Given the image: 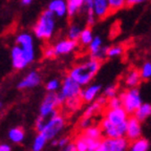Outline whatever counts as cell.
<instances>
[{
	"label": "cell",
	"instance_id": "obj_10",
	"mask_svg": "<svg viewBox=\"0 0 151 151\" xmlns=\"http://www.w3.org/2000/svg\"><path fill=\"white\" fill-rule=\"evenodd\" d=\"M128 114L125 111V109L123 107H119V108H108L105 114V119L109 121L113 125H119L121 123L127 122L128 120Z\"/></svg>",
	"mask_w": 151,
	"mask_h": 151
},
{
	"label": "cell",
	"instance_id": "obj_13",
	"mask_svg": "<svg viewBox=\"0 0 151 151\" xmlns=\"http://www.w3.org/2000/svg\"><path fill=\"white\" fill-rule=\"evenodd\" d=\"M102 90V86L100 84H93L89 85L84 89H81L80 92V98L82 102L84 103H91L94 100L97 99V97L100 94Z\"/></svg>",
	"mask_w": 151,
	"mask_h": 151
},
{
	"label": "cell",
	"instance_id": "obj_35",
	"mask_svg": "<svg viewBox=\"0 0 151 151\" xmlns=\"http://www.w3.org/2000/svg\"><path fill=\"white\" fill-rule=\"evenodd\" d=\"M84 15H85V23H86V26H89V27L93 26L98 20L96 18V16H94L93 12L92 11H87V12L84 13Z\"/></svg>",
	"mask_w": 151,
	"mask_h": 151
},
{
	"label": "cell",
	"instance_id": "obj_44",
	"mask_svg": "<svg viewBox=\"0 0 151 151\" xmlns=\"http://www.w3.org/2000/svg\"><path fill=\"white\" fill-rule=\"evenodd\" d=\"M0 151H12V148L7 144H0Z\"/></svg>",
	"mask_w": 151,
	"mask_h": 151
},
{
	"label": "cell",
	"instance_id": "obj_14",
	"mask_svg": "<svg viewBox=\"0 0 151 151\" xmlns=\"http://www.w3.org/2000/svg\"><path fill=\"white\" fill-rule=\"evenodd\" d=\"M47 9L50 11L56 18H64L67 16V5L65 0H52L48 3Z\"/></svg>",
	"mask_w": 151,
	"mask_h": 151
},
{
	"label": "cell",
	"instance_id": "obj_43",
	"mask_svg": "<svg viewBox=\"0 0 151 151\" xmlns=\"http://www.w3.org/2000/svg\"><path fill=\"white\" fill-rule=\"evenodd\" d=\"M62 151H77V149H76L73 143H68V144L64 147V149Z\"/></svg>",
	"mask_w": 151,
	"mask_h": 151
},
{
	"label": "cell",
	"instance_id": "obj_28",
	"mask_svg": "<svg viewBox=\"0 0 151 151\" xmlns=\"http://www.w3.org/2000/svg\"><path fill=\"white\" fill-rule=\"evenodd\" d=\"M102 109H103V106H101L100 104H98L96 101H93V103L91 102V103L87 106V108L85 109L83 116H86V118H92V116H94L96 114H98V113L101 112Z\"/></svg>",
	"mask_w": 151,
	"mask_h": 151
},
{
	"label": "cell",
	"instance_id": "obj_17",
	"mask_svg": "<svg viewBox=\"0 0 151 151\" xmlns=\"http://www.w3.org/2000/svg\"><path fill=\"white\" fill-rule=\"evenodd\" d=\"M142 81L141 75H139V69H130L127 73H126L125 78H124V83H125L126 87L128 88H134L137 87Z\"/></svg>",
	"mask_w": 151,
	"mask_h": 151
},
{
	"label": "cell",
	"instance_id": "obj_2",
	"mask_svg": "<svg viewBox=\"0 0 151 151\" xmlns=\"http://www.w3.org/2000/svg\"><path fill=\"white\" fill-rule=\"evenodd\" d=\"M57 29L56 17L50 11L46 9L40 17L38 18L37 22L33 27V33L35 37L39 40L48 41L54 37Z\"/></svg>",
	"mask_w": 151,
	"mask_h": 151
},
{
	"label": "cell",
	"instance_id": "obj_16",
	"mask_svg": "<svg viewBox=\"0 0 151 151\" xmlns=\"http://www.w3.org/2000/svg\"><path fill=\"white\" fill-rule=\"evenodd\" d=\"M108 151H126L128 148V139L125 137L118 139H109L106 137Z\"/></svg>",
	"mask_w": 151,
	"mask_h": 151
},
{
	"label": "cell",
	"instance_id": "obj_8",
	"mask_svg": "<svg viewBox=\"0 0 151 151\" xmlns=\"http://www.w3.org/2000/svg\"><path fill=\"white\" fill-rule=\"evenodd\" d=\"M77 46H78V42L77 41L70 40L68 38H66V39H61V40L57 41L52 45V48H54L55 56L59 57L71 54L73 52H75Z\"/></svg>",
	"mask_w": 151,
	"mask_h": 151
},
{
	"label": "cell",
	"instance_id": "obj_6",
	"mask_svg": "<svg viewBox=\"0 0 151 151\" xmlns=\"http://www.w3.org/2000/svg\"><path fill=\"white\" fill-rule=\"evenodd\" d=\"M100 128L102 129L105 137L109 139H118L123 137L126 134V129H127V122L121 123L119 125H113L109 122L107 119H104L101 123Z\"/></svg>",
	"mask_w": 151,
	"mask_h": 151
},
{
	"label": "cell",
	"instance_id": "obj_3",
	"mask_svg": "<svg viewBox=\"0 0 151 151\" xmlns=\"http://www.w3.org/2000/svg\"><path fill=\"white\" fill-rule=\"evenodd\" d=\"M36 58V50H25L19 45H14L11 50L12 65L17 70L24 69Z\"/></svg>",
	"mask_w": 151,
	"mask_h": 151
},
{
	"label": "cell",
	"instance_id": "obj_18",
	"mask_svg": "<svg viewBox=\"0 0 151 151\" xmlns=\"http://www.w3.org/2000/svg\"><path fill=\"white\" fill-rule=\"evenodd\" d=\"M67 5V16L73 18L81 12L83 0H65Z\"/></svg>",
	"mask_w": 151,
	"mask_h": 151
},
{
	"label": "cell",
	"instance_id": "obj_5",
	"mask_svg": "<svg viewBox=\"0 0 151 151\" xmlns=\"http://www.w3.org/2000/svg\"><path fill=\"white\" fill-rule=\"evenodd\" d=\"M64 126H65V119L58 113L57 116L50 118L45 123L41 130V133H43L47 139H55L63 130Z\"/></svg>",
	"mask_w": 151,
	"mask_h": 151
},
{
	"label": "cell",
	"instance_id": "obj_29",
	"mask_svg": "<svg viewBox=\"0 0 151 151\" xmlns=\"http://www.w3.org/2000/svg\"><path fill=\"white\" fill-rule=\"evenodd\" d=\"M82 100H81L80 97H77V98H71V99H67L64 104H65L66 108L68 109L70 111H76L78 110L79 108L81 107L82 105Z\"/></svg>",
	"mask_w": 151,
	"mask_h": 151
},
{
	"label": "cell",
	"instance_id": "obj_39",
	"mask_svg": "<svg viewBox=\"0 0 151 151\" xmlns=\"http://www.w3.org/2000/svg\"><path fill=\"white\" fill-rule=\"evenodd\" d=\"M43 56L46 58V59H52V58H54L55 56V52H54V48H52V45H50V46H46L43 50Z\"/></svg>",
	"mask_w": 151,
	"mask_h": 151
},
{
	"label": "cell",
	"instance_id": "obj_23",
	"mask_svg": "<svg viewBox=\"0 0 151 151\" xmlns=\"http://www.w3.org/2000/svg\"><path fill=\"white\" fill-rule=\"evenodd\" d=\"M83 26L81 24L77 23V22H73V23L69 24L68 28H67V32H66V36L68 39L73 41H77L78 42V39L80 37V34L82 32Z\"/></svg>",
	"mask_w": 151,
	"mask_h": 151
},
{
	"label": "cell",
	"instance_id": "obj_15",
	"mask_svg": "<svg viewBox=\"0 0 151 151\" xmlns=\"http://www.w3.org/2000/svg\"><path fill=\"white\" fill-rule=\"evenodd\" d=\"M15 43L19 46L25 48V50H35L34 37L32 34L27 33V32L19 33L15 38Z\"/></svg>",
	"mask_w": 151,
	"mask_h": 151
},
{
	"label": "cell",
	"instance_id": "obj_34",
	"mask_svg": "<svg viewBox=\"0 0 151 151\" xmlns=\"http://www.w3.org/2000/svg\"><path fill=\"white\" fill-rule=\"evenodd\" d=\"M60 86H61V82H60L58 79H52L45 85V88H46L47 91H52L56 92L57 90L60 89Z\"/></svg>",
	"mask_w": 151,
	"mask_h": 151
},
{
	"label": "cell",
	"instance_id": "obj_42",
	"mask_svg": "<svg viewBox=\"0 0 151 151\" xmlns=\"http://www.w3.org/2000/svg\"><path fill=\"white\" fill-rule=\"evenodd\" d=\"M68 143H69L68 137H61V139H58V146L60 147H65Z\"/></svg>",
	"mask_w": 151,
	"mask_h": 151
},
{
	"label": "cell",
	"instance_id": "obj_11",
	"mask_svg": "<svg viewBox=\"0 0 151 151\" xmlns=\"http://www.w3.org/2000/svg\"><path fill=\"white\" fill-rule=\"evenodd\" d=\"M41 83V76L37 70H32L18 83L19 89H29L35 88Z\"/></svg>",
	"mask_w": 151,
	"mask_h": 151
},
{
	"label": "cell",
	"instance_id": "obj_19",
	"mask_svg": "<svg viewBox=\"0 0 151 151\" xmlns=\"http://www.w3.org/2000/svg\"><path fill=\"white\" fill-rule=\"evenodd\" d=\"M133 114L141 123L144 122L145 120H147L151 116V104L142 103L141 106L135 110V112Z\"/></svg>",
	"mask_w": 151,
	"mask_h": 151
},
{
	"label": "cell",
	"instance_id": "obj_25",
	"mask_svg": "<svg viewBox=\"0 0 151 151\" xmlns=\"http://www.w3.org/2000/svg\"><path fill=\"white\" fill-rule=\"evenodd\" d=\"M47 141H48V139H46V137H45L43 133L38 132V134L36 135L35 139H34V142H33L32 150L33 151H42V149L44 148L45 145H46Z\"/></svg>",
	"mask_w": 151,
	"mask_h": 151
},
{
	"label": "cell",
	"instance_id": "obj_38",
	"mask_svg": "<svg viewBox=\"0 0 151 151\" xmlns=\"http://www.w3.org/2000/svg\"><path fill=\"white\" fill-rule=\"evenodd\" d=\"M79 125H80V128L83 130H85L86 128H88L90 125H92L91 123V118H86V116H83L81 119L80 123H79Z\"/></svg>",
	"mask_w": 151,
	"mask_h": 151
},
{
	"label": "cell",
	"instance_id": "obj_47",
	"mask_svg": "<svg viewBox=\"0 0 151 151\" xmlns=\"http://www.w3.org/2000/svg\"><path fill=\"white\" fill-rule=\"evenodd\" d=\"M1 107H2V103L0 102V109H1Z\"/></svg>",
	"mask_w": 151,
	"mask_h": 151
},
{
	"label": "cell",
	"instance_id": "obj_9",
	"mask_svg": "<svg viewBox=\"0 0 151 151\" xmlns=\"http://www.w3.org/2000/svg\"><path fill=\"white\" fill-rule=\"evenodd\" d=\"M142 137V125L141 122L134 116L128 118L127 129H126L125 137L128 141H134Z\"/></svg>",
	"mask_w": 151,
	"mask_h": 151
},
{
	"label": "cell",
	"instance_id": "obj_37",
	"mask_svg": "<svg viewBox=\"0 0 151 151\" xmlns=\"http://www.w3.org/2000/svg\"><path fill=\"white\" fill-rule=\"evenodd\" d=\"M85 137V135H84ZM86 139V144H87V151H94L96 149L99 147L100 142L101 139H89V137H85Z\"/></svg>",
	"mask_w": 151,
	"mask_h": 151
},
{
	"label": "cell",
	"instance_id": "obj_21",
	"mask_svg": "<svg viewBox=\"0 0 151 151\" xmlns=\"http://www.w3.org/2000/svg\"><path fill=\"white\" fill-rule=\"evenodd\" d=\"M9 137L15 144H20L24 141L25 132L22 127H14L9 131Z\"/></svg>",
	"mask_w": 151,
	"mask_h": 151
},
{
	"label": "cell",
	"instance_id": "obj_24",
	"mask_svg": "<svg viewBox=\"0 0 151 151\" xmlns=\"http://www.w3.org/2000/svg\"><path fill=\"white\" fill-rule=\"evenodd\" d=\"M103 39L100 36H93V39L88 45V52H89V56H93L96 52H98L102 47H103Z\"/></svg>",
	"mask_w": 151,
	"mask_h": 151
},
{
	"label": "cell",
	"instance_id": "obj_33",
	"mask_svg": "<svg viewBox=\"0 0 151 151\" xmlns=\"http://www.w3.org/2000/svg\"><path fill=\"white\" fill-rule=\"evenodd\" d=\"M73 144H75L77 151H87V144H86V139L84 134L77 137Z\"/></svg>",
	"mask_w": 151,
	"mask_h": 151
},
{
	"label": "cell",
	"instance_id": "obj_27",
	"mask_svg": "<svg viewBox=\"0 0 151 151\" xmlns=\"http://www.w3.org/2000/svg\"><path fill=\"white\" fill-rule=\"evenodd\" d=\"M102 129L98 126L90 125L88 128L84 130V135L85 137H89V139H102Z\"/></svg>",
	"mask_w": 151,
	"mask_h": 151
},
{
	"label": "cell",
	"instance_id": "obj_22",
	"mask_svg": "<svg viewBox=\"0 0 151 151\" xmlns=\"http://www.w3.org/2000/svg\"><path fill=\"white\" fill-rule=\"evenodd\" d=\"M92 39H93V33H92L91 27H89V26L83 27L82 32L80 34V37L78 39V42L82 46H88Z\"/></svg>",
	"mask_w": 151,
	"mask_h": 151
},
{
	"label": "cell",
	"instance_id": "obj_4",
	"mask_svg": "<svg viewBox=\"0 0 151 151\" xmlns=\"http://www.w3.org/2000/svg\"><path fill=\"white\" fill-rule=\"evenodd\" d=\"M119 97L121 98V101H122V107L125 109L128 114H133L143 103L141 93L137 87L128 88L127 90L123 91Z\"/></svg>",
	"mask_w": 151,
	"mask_h": 151
},
{
	"label": "cell",
	"instance_id": "obj_41",
	"mask_svg": "<svg viewBox=\"0 0 151 151\" xmlns=\"http://www.w3.org/2000/svg\"><path fill=\"white\" fill-rule=\"evenodd\" d=\"M146 1H149V0H127L126 5H127V6H133V5L144 3V2H146Z\"/></svg>",
	"mask_w": 151,
	"mask_h": 151
},
{
	"label": "cell",
	"instance_id": "obj_45",
	"mask_svg": "<svg viewBox=\"0 0 151 151\" xmlns=\"http://www.w3.org/2000/svg\"><path fill=\"white\" fill-rule=\"evenodd\" d=\"M33 1L34 0H21V3L23 5H28V4H31Z\"/></svg>",
	"mask_w": 151,
	"mask_h": 151
},
{
	"label": "cell",
	"instance_id": "obj_31",
	"mask_svg": "<svg viewBox=\"0 0 151 151\" xmlns=\"http://www.w3.org/2000/svg\"><path fill=\"white\" fill-rule=\"evenodd\" d=\"M127 0H108L111 12H118L126 6Z\"/></svg>",
	"mask_w": 151,
	"mask_h": 151
},
{
	"label": "cell",
	"instance_id": "obj_40",
	"mask_svg": "<svg viewBox=\"0 0 151 151\" xmlns=\"http://www.w3.org/2000/svg\"><path fill=\"white\" fill-rule=\"evenodd\" d=\"M94 151H108V147H107V141L106 137L105 139H102L101 142H100V145L97 149Z\"/></svg>",
	"mask_w": 151,
	"mask_h": 151
},
{
	"label": "cell",
	"instance_id": "obj_46",
	"mask_svg": "<svg viewBox=\"0 0 151 151\" xmlns=\"http://www.w3.org/2000/svg\"><path fill=\"white\" fill-rule=\"evenodd\" d=\"M52 146H58V139L55 137V139H52Z\"/></svg>",
	"mask_w": 151,
	"mask_h": 151
},
{
	"label": "cell",
	"instance_id": "obj_20",
	"mask_svg": "<svg viewBox=\"0 0 151 151\" xmlns=\"http://www.w3.org/2000/svg\"><path fill=\"white\" fill-rule=\"evenodd\" d=\"M150 148L148 139L144 137H139V139L132 141L131 145L129 147V151H148Z\"/></svg>",
	"mask_w": 151,
	"mask_h": 151
},
{
	"label": "cell",
	"instance_id": "obj_12",
	"mask_svg": "<svg viewBox=\"0 0 151 151\" xmlns=\"http://www.w3.org/2000/svg\"><path fill=\"white\" fill-rule=\"evenodd\" d=\"M92 12L98 20H103L111 13L108 0H92Z\"/></svg>",
	"mask_w": 151,
	"mask_h": 151
},
{
	"label": "cell",
	"instance_id": "obj_1",
	"mask_svg": "<svg viewBox=\"0 0 151 151\" xmlns=\"http://www.w3.org/2000/svg\"><path fill=\"white\" fill-rule=\"evenodd\" d=\"M101 65L100 61L89 58L73 66L69 70L68 76L80 86H87L99 73Z\"/></svg>",
	"mask_w": 151,
	"mask_h": 151
},
{
	"label": "cell",
	"instance_id": "obj_30",
	"mask_svg": "<svg viewBox=\"0 0 151 151\" xmlns=\"http://www.w3.org/2000/svg\"><path fill=\"white\" fill-rule=\"evenodd\" d=\"M142 80H149L151 78V61L145 62L139 69Z\"/></svg>",
	"mask_w": 151,
	"mask_h": 151
},
{
	"label": "cell",
	"instance_id": "obj_26",
	"mask_svg": "<svg viewBox=\"0 0 151 151\" xmlns=\"http://www.w3.org/2000/svg\"><path fill=\"white\" fill-rule=\"evenodd\" d=\"M124 52H125V47L123 45H112V46L107 47L106 57L110 58V59H114V58H119V57L122 56Z\"/></svg>",
	"mask_w": 151,
	"mask_h": 151
},
{
	"label": "cell",
	"instance_id": "obj_7",
	"mask_svg": "<svg viewBox=\"0 0 151 151\" xmlns=\"http://www.w3.org/2000/svg\"><path fill=\"white\" fill-rule=\"evenodd\" d=\"M81 89H82V86H80L75 80H73L69 76H67V77H65L64 80L61 82L59 92L63 96L66 101L67 99L80 97Z\"/></svg>",
	"mask_w": 151,
	"mask_h": 151
},
{
	"label": "cell",
	"instance_id": "obj_36",
	"mask_svg": "<svg viewBox=\"0 0 151 151\" xmlns=\"http://www.w3.org/2000/svg\"><path fill=\"white\" fill-rule=\"evenodd\" d=\"M107 107H108V108H119V107H122L121 98L118 97V96L109 98L108 101H107Z\"/></svg>",
	"mask_w": 151,
	"mask_h": 151
},
{
	"label": "cell",
	"instance_id": "obj_32",
	"mask_svg": "<svg viewBox=\"0 0 151 151\" xmlns=\"http://www.w3.org/2000/svg\"><path fill=\"white\" fill-rule=\"evenodd\" d=\"M118 86L114 84H111V85H108V86H106V87L104 88L103 90V96L104 97H106L107 99H109V98H112L114 97V96H118Z\"/></svg>",
	"mask_w": 151,
	"mask_h": 151
}]
</instances>
